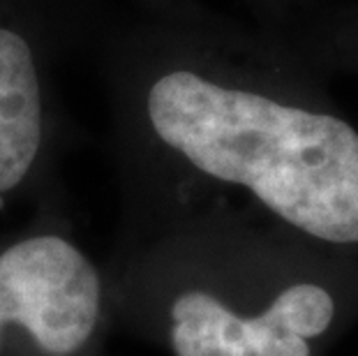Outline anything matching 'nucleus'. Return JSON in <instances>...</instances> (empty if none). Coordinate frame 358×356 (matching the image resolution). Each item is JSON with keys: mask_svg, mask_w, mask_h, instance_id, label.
I'll return each instance as SVG.
<instances>
[{"mask_svg": "<svg viewBox=\"0 0 358 356\" xmlns=\"http://www.w3.org/2000/svg\"><path fill=\"white\" fill-rule=\"evenodd\" d=\"M102 278L81 250L56 234L21 238L0 252V350L17 329L47 356H74L102 317Z\"/></svg>", "mask_w": 358, "mask_h": 356, "instance_id": "2", "label": "nucleus"}, {"mask_svg": "<svg viewBox=\"0 0 358 356\" xmlns=\"http://www.w3.org/2000/svg\"><path fill=\"white\" fill-rule=\"evenodd\" d=\"M333 317L331 292L315 283L289 285L250 317L194 290L171 303L169 343L176 356H312L310 338L322 336Z\"/></svg>", "mask_w": 358, "mask_h": 356, "instance_id": "3", "label": "nucleus"}, {"mask_svg": "<svg viewBox=\"0 0 358 356\" xmlns=\"http://www.w3.org/2000/svg\"><path fill=\"white\" fill-rule=\"evenodd\" d=\"M148 120L189 164L252 190L273 213L329 243H358V132L345 120L171 72Z\"/></svg>", "mask_w": 358, "mask_h": 356, "instance_id": "1", "label": "nucleus"}, {"mask_svg": "<svg viewBox=\"0 0 358 356\" xmlns=\"http://www.w3.org/2000/svg\"><path fill=\"white\" fill-rule=\"evenodd\" d=\"M42 143V100L33 51L0 28V194L28 176Z\"/></svg>", "mask_w": 358, "mask_h": 356, "instance_id": "4", "label": "nucleus"}]
</instances>
